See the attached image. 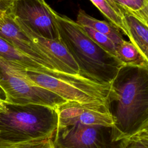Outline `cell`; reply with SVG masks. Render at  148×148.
I'll list each match as a JSON object with an SVG mask.
<instances>
[{
  "mask_svg": "<svg viewBox=\"0 0 148 148\" xmlns=\"http://www.w3.org/2000/svg\"><path fill=\"white\" fill-rule=\"evenodd\" d=\"M75 21L80 25L89 27L106 35L116 45L121 43L124 40L120 31L116 27L110 23L101 21L90 16L82 9L79 10Z\"/></svg>",
  "mask_w": 148,
  "mask_h": 148,
  "instance_id": "4fadbf2b",
  "label": "cell"
},
{
  "mask_svg": "<svg viewBox=\"0 0 148 148\" xmlns=\"http://www.w3.org/2000/svg\"><path fill=\"white\" fill-rule=\"evenodd\" d=\"M27 73L34 83L55 93L66 101L109 105L111 84H102L91 80L69 82L43 73L29 71Z\"/></svg>",
  "mask_w": 148,
  "mask_h": 148,
  "instance_id": "5b68a950",
  "label": "cell"
},
{
  "mask_svg": "<svg viewBox=\"0 0 148 148\" xmlns=\"http://www.w3.org/2000/svg\"><path fill=\"white\" fill-rule=\"evenodd\" d=\"M118 142L117 148H148V126Z\"/></svg>",
  "mask_w": 148,
  "mask_h": 148,
  "instance_id": "e0dca14e",
  "label": "cell"
},
{
  "mask_svg": "<svg viewBox=\"0 0 148 148\" xmlns=\"http://www.w3.org/2000/svg\"><path fill=\"white\" fill-rule=\"evenodd\" d=\"M14 14L17 23L24 32L59 68L66 73L79 75L76 63L60 40L49 39L37 34Z\"/></svg>",
  "mask_w": 148,
  "mask_h": 148,
  "instance_id": "30bf717a",
  "label": "cell"
},
{
  "mask_svg": "<svg viewBox=\"0 0 148 148\" xmlns=\"http://www.w3.org/2000/svg\"><path fill=\"white\" fill-rule=\"evenodd\" d=\"M60 38L79 68V75L88 80L110 84L124 65L95 43L75 21L54 11Z\"/></svg>",
  "mask_w": 148,
  "mask_h": 148,
  "instance_id": "7a4b0ae2",
  "label": "cell"
},
{
  "mask_svg": "<svg viewBox=\"0 0 148 148\" xmlns=\"http://www.w3.org/2000/svg\"><path fill=\"white\" fill-rule=\"evenodd\" d=\"M6 11H7V10H4L0 9V24H1L5 20Z\"/></svg>",
  "mask_w": 148,
  "mask_h": 148,
  "instance_id": "7402d4cb",
  "label": "cell"
},
{
  "mask_svg": "<svg viewBox=\"0 0 148 148\" xmlns=\"http://www.w3.org/2000/svg\"><path fill=\"white\" fill-rule=\"evenodd\" d=\"M12 1H13V2H16V1H20V0H11Z\"/></svg>",
  "mask_w": 148,
  "mask_h": 148,
  "instance_id": "cb8c5ba5",
  "label": "cell"
},
{
  "mask_svg": "<svg viewBox=\"0 0 148 148\" xmlns=\"http://www.w3.org/2000/svg\"><path fill=\"white\" fill-rule=\"evenodd\" d=\"M0 38L46 68L63 72L21 28L16 21L13 7L6 11L5 20L0 24Z\"/></svg>",
  "mask_w": 148,
  "mask_h": 148,
  "instance_id": "9c48e42d",
  "label": "cell"
},
{
  "mask_svg": "<svg viewBox=\"0 0 148 148\" xmlns=\"http://www.w3.org/2000/svg\"><path fill=\"white\" fill-rule=\"evenodd\" d=\"M116 57L124 65L148 67V60L130 41L124 40L121 43L116 45Z\"/></svg>",
  "mask_w": 148,
  "mask_h": 148,
  "instance_id": "5bb4252c",
  "label": "cell"
},
{
  "mask_svg": "<svg viewBox=\"0 0 148 148\" xmlns=\"http://www.w3.org/2000/svg\"><path fill=\"white\" fill-rule=\"evenodd\" d=\"M123 14H129L148 25V0H114Z\"/></svg>",
  "mask_w": 148,
  "mask_h": 148,
  "instance_id": "9a60e30c",
  "label": "cell"
},
{
  "mask_svg": "<svg viewBox=\"0 0 148 148\" xmlns=\"http://www.w3.org/2000/svg\"><path fill=\"white\" fill-rule=\"evenodd\" d=\"M90 1L108 18L111 24L121 31L128 39L130 38V34L124 17L118 13L107 0Z\"/></svg>",
  "mask_w": 148,
  "mask_h": 148,
  "instance_id": "2e32d148",
  "label": "cell"
},
{
  "mask_svg": "<svg viewBox=\"0 0 148 148\" xmlns=\"http://www.w3.org/2000/svg\"><path fill=\"white\" fill-rule=\"evenodd\" d=\"M55 110L58 119L57 128L83 125L111 128L113 125L108 104L66 101L57 106Z\"/></svg>",
  "mask_w": 148,
  "mask_h": 148,
  "instance_id": "8992f818",
  "label": "cell"
},
{
  "mask_svg": "<svg viewBox=\"0 0 148 148\" xmlns=\"http://www.w3.org/2000/svg\"><path fill=\"white\" fill-rule=\"evenodd\" d=\"M0 56L9 62L20 66L27 71L43 73L69 82H84L87 80V79L79 75H73L46 68L1 38H0Z\"/></svg>",
  "mask_w": 148,
  "mask_h": 148,
  "instance_id": "8fae6325",
  "label": "cell"
},
{
  "mask_svg": "<svg viewBox=\"0 0 148 148\" xmlns=\"http://www.w3.org/2000/svg\"><path fill=\"white\" fill-rule=\"evenodd\" d=\"M5 109V103L3 101L2 98L0 97V110H2Z\"/></svg>",
  "mask_w": 148,
  "mask_h": 148,
  "instance_id": "603a6c76",
  "label": "cell"
},
{
  "mask_svg": "<svg viewBox=\"0 0 148 148\" xmlns=\"http://www.w3.org/2000/svg\"><path fill=\"white\" fill-rule=\"evenodd\" d=\"M123 15L130 34V42L148 60V25L129 14Z\"/></svg>",
  "mask_w": 148,
  "mask_h": 148,
  "instance_id": "7c38bea8",
  "label": "cell"
},
{
  "mask_svg": "<svg viewBox=\"0 0 148 148\" xmlns=\"http://www.w3.org/2000/svg\"><path fill=\"white\" fill-rule=\"evenodd\" d=\"M14 2L11 0H0V9L6 10L13 7Z\"/></svg>",
  "mask_w": 148,
  "mask_h": 148,
  "instance_id": "ffe728a7",
  "label": "cell"
},
{
  "mask_svg": "<svg viewBox=\"0 0 148 148\" xmlns=\"http://www.w3.org/2000/svg\"><path fill=\"white\" fill-rule=\"evenodd\" d=\"M87 35L98 46L113 56L116 57V45L106 35L97 31L96 30L87 27L80 25Z\"/></svg>",
  "mask_w": 148,
  "mask_h": 148,
  "instance_id": "ac0fdd59",
  "label": "cell"
},
{
  "mask_svg": "<svg viewBox=\"0 0 148 148\" xmlns=\"http://www.w3.org/2000/svg\"><path fill=\"white\" fill-rule=\"evenodd\" d=\"M54 109L5 103L0 110V141L25 142L52 139L57 127Z\"/></svg>",
  "mask_w": 148,
  "mask_h": 148,
  "instance_id": "3957f363",
  "label": "cell"
},
{
  "mask_svg": "<svg viewBox=\"0 0 148 148\" xmlns=\"http://www.w3.org/2000/svg\"><path fill=\"white\" fill-rule=\"evenodd\" d=\"M54 148H117L110 128L75 125L57 128L52 138Z\"/></svg>",
  "mask_w": 148,
  "mask_h": 148,
  "instance_id": "52a82bcc",
  "label": "cell"
},
{
  "mask_svg": "<svg viewBox=\"0 0 148 148\" xmlns=\"http://www.w3.org/2000/svg\"><path fill=\"white\" fill-rule=\"evenodd\" d=\"M13 11L37 34L49 39L60 40L54 10L45 0L14 2Z\"/></svg>",
  "mask_w": 148,
  "mask_h": 148,
  "instance_id": "ba28073f",
  "label": "cell"
},
{
  "mask_svg": "<svg viewBox=\"0 0 148 148\" xmlns=\"http://www.w3.org/2000/svg\"><path fill=\"white\" fill-rule=\"evenodd\" d=\"M107 1L109 2V3L111 5V6L116 10V11L118 13H119L120 15L124 16L123 14L122 13V12H121V10H120V9L117 7V5H116V2H114V0H107Z\"/></svg>",
  "mask_w": 148,
  "mask_h": 148,
  "instance_id": "44dd1931",
  "label": "cell"
},
{
  "mask_svg": "<svg viewBox=\"0 0 148 148\" xmlns=\"http://www.w3.org/2000/svg\"><path fill=\"white\" fill-rule=\"evenodd\" d=\"M0 90L5 103L15 105H36L53 109L66 102L55 93L34 83L27 71L0 56Z\"/></svg>",
  "mask_w": 148,
  "mask_h": 148,
  "instance_id": "277c9868",
  "label": "cell"
},
{
  "mask_svg": "<svg viewBox=\"0 0 148 148\" xmlns=\"http://www.w3.org/2000/svg\"><path fill=\"white\" fill-rule=\"evenodd\" d=\"M0 148H54L52 139L45 140L8 142L0 141Z\"/></svg>",
  "mask_w": 148,
  "mask_h": 148,
  "instance_id": "d6986e66",
  "label": "cell"
},
{
  "mask_svg": "<svg viewBox=\"0 0 148 148\" xmlns=\"http://www.w3.org/2000/svg\"><path fill=\"white\" fill-rule=\"evenodd\" d=\"M109 108L113 143L148 126V67L123 66L111 83Z\"/></svg>",
  "mask_w": 148,
  "mask_h": 148,
  "instance_id": "6da1fadb",
  "label": "cell"
}]
</instances>
